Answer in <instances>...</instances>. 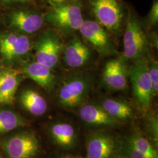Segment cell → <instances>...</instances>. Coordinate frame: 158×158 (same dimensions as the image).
Segmentation results:
<instances>
[{
    "mask_svg": "<svg viewBox=\"0 0 158 158\" xmlns=\"http://www.w3.org/2000/svg\"><path fill=\"white\" fill-rule=\"evenodd\" d=\"M93 81V76L89 73L69 75L60 86L57 94L59 104L66 110L79 107L90 94Z\"/></svg>",
    "mask_w": 158,
    "mask_h": 158,
    "instance_id": "1",
    "label": "cell"
},
{
    "mask_svg": "<svg viewBox=\"0 0 158 158\" xmlns=\"http://www.w3.org/2000/svg\"><path fill=\"white\" fill-rule=\"evenodd\" d=\"M83 0H72L59 6L51 7L45 16V21L65 35L73 34L82 25Z\"/></svg>",
    "mask_w": 158,
    "mask_h": 158,
    "instance_id": "2",
    "label": "cell"
},
{
    "mask_svg": "<svg viewBox=\"0 0 158 158\" xmlns=\"http://www.w3.org/2000/svg\"><path fill=\"white\" fill-rule=\"evenodd\" d=\"M129 78L136 102L142 111L147 112L150 108L154 94L147 56L133 62L129 68Z\"/></svg>",
    "mask_w": 158,
    "mask_h": 158,
    "instance_id": "3",
    "label": "cell"
},
{
    "mask_svg": "<svg viewBox=\"0 0 158 158\" xmlns=\"http://www.w3.org/2000/svg\"><path fill=\"white\" fill-rule=\"evenodd\" d=\"M142 23L131 12L125 25L123 45V58L127 62L135 61L145 56L149 46V40Z\"/></svg>",
    "mask_w": 158,
    "mask_h": 158,
    "instance_id": "4",
    "label": "cell"
},
{
    "mask_svg": "<svg viewBox=\"0 0 158 158\" xmlns=\"http://www.w3.org/2000/svg\"><path fill=\"white\" fill-rule=\"evenodd\" d=\"M96 21L108 31L117 33L124 20L125 10L120 0H87Z\"/></svg>",
    "mask_w": 158,
    "mask_h": 158,
    "instance_id": "5",
    "label": "cell"
},
{
    "mask_svg": "<svg viewBox=\"0 0 158 158\" xmlns=\"http://www.w3.org/2000/svg\"><path fill=\"white\" fill-rule=\"evenodd\" d=\"M64 44L60 36L53 31H46L34 43L35 61L52 70L57 67L62 56Z\"/></svg>",
    "mask_w": 158,
    "mask_h": 158,
    "instance_id": "6",
    "label": "cell"
},
{
    "mask_svg": "<svg viewBox=\"0 0 158 158\" xmlns=\"http://www.w3.org/2000/svg\"><path fill=\"white\" fill-rule=\"evenodd\" d=\"M8 158H35L39 153V140L34 132L24 131L11 136L1 143Z\"/></svg>",
    "mask_w": 158,
    "mask_h": 158,
    "instance_id": "7",
    "label": "cell"
},
{
    "mask_svg": "<svg viewBox=\"0 0 158 158\" xmlns=\"http://www.w3.org/2000/svg\"><path fill=\"white\" fill-rule=\"evenodd\" d=\"M85 42L102 56L117 53L107 31L95 20L84 19L79 30Z\"/></svg>",
    "mask_w": 158,
    "mask_h": 158,
    "instance_id": "8",
    "label": "cell"
},
{
    "mask_svg": "<svg viewBox=\"0 0 158 158\" xmlns=\"http://www.w3.org/2000/svg\"><path fill=\"white\" fill-rule=\"evenodd\" d=\"M45 16L38 11L17 9L7 16L8 26L18 34L30 35L39 31L44 25Z\"/></svg>",
    "mask_w": 158,
    "mask_h": 158,
    "instance_id": "9",
    "label": "cell"
},
{
    "mask_svg": "<svg viewBox=\"0 0 158 158\" xmlns=\"http://www.w3.org/2000/svg\"><path fill=\"white\" fill-rule=\"evenodd\" d=\"M122 57L110 59L106 63L102 73V83L110 90L123 91L127 89L129 68Z\"/></svg>",
    "mask_w": 158,
    "mask_h": 158,
    "instance_id": "10",
    "label": "cell"
},
{
    "mask_svg": "<svg viewBox=\"0 0 158 158\" xmlns=\"http://www.w3.org/2000/svg\"><path fill=\"white\" fill-rule=\"evenodd\" d=\"M63 59L68 68L78 69L87 65L93 58L90 47L77 36H74L64 45Z\"/></svg>",
    "mask_w": 158,
    "mask_h": 158,
    "instance_id": "11",
    "label": "cell"
},
{
    "mask_svg": "<svg viewBox=\"0 0 158 158\" xmlns=\"http://www.w3.org/2000/svg\"><path fill=\"white\" fill-rule=\"evenodd\" d=\"M79 115L85 124L95 127H111L118 124L101 104L84 102L79 107Z\"/></svg>",
    "mask_w": 158,
    "mask_h": 158,
    "instance_id": "12",
    "label": "cell"
},
{
    "mask_svg": "<svg viewBox=\"0 0 158 158\" xmlns=\"http://www.w3.org/2000/svg\"><path fill=\"white\" fill-rule=\"evenodd\" d=\"M20 71L46 91L52 90L56 85V76L52 70L35 60L23 64Z\"/></svg>",
    "mask_w": 158,
    "mask_h": 158,
    "instance_id": "13",
    "label": "cell"
},
{
    "mask_svg": "<svg viewBox=\"0 0 158 158\" xmlns=\"http://www.w3.org/2000/svg\"><path fill=\"white\" fill-rule=\"evenodd\" d=\"M112 136L103 132L91 134L87 142V158H111L115 149Z\"/></svg>",
    "mask_w": 158,
    "mask_h": 158,
    "instance_id": "14",
    "label": "cell"
},
{
    "mask_svg": "<svg viewBox=\"0 0 158 158\" xmlns=\"http://www.w3.org/2000/svg\"><path fill=\"white\" fill-rule=\"evenodd\" d=\"M23 75L20 70L13 69L6 70L1 72L0 104L12 103Z\"/></svg>",
    "mask_w": 158,
    "mask_h": 158,
    "instance_id": "15",
    "label": "cell"
},
{
    "mask_svg": "<svg viewBox=\"0 0 158 158\" xmlns=\"http://www.w3.org/2000/svg\"><path fill=\"white\" fill-rule=\"evenodd\" d=\"M50 132L54 141L63 148L71 149L76 144L77 135L73 126L70 123H55L52 125Z\"/></svg>",
    "mask_w": 158,
    "mask_h": 158,
    "instance_id": "16",
    "label": "cell"
},
{
    "mask_svg": "<svg viewBox=\"0 0 158 158\" xmlns=\"http://www.w3.org/2000/svg\"><path fill=\"white\" fill-rule=\"evenodd\" d=\"M101 106L113 118L118 121H127L133 117L134 110L128 102L124 100L104 98Z\"/></svg>",
    "mask_w": 158,
    "mask_h": 158,
    "instance_id": "17",
    "label": "cell"
},
{
    "mask_svg": "<svg viewBox=\"0 0 158 158\" xmlns=\"http://www.w3.org/2000/svg\"><path fill=\"white\" fill-rule=\"evenodd\" d=\"M19 100L23 107L35 116L42 115L48 110L45 98L40 93L32 89H26L22 91Z\"/></svg>",
    "mask_w": 158,
    "mask_h": 158,
    "instance_id": "18",
    "label": "cell"
},
{
    "mask_svg": "<svg viewBox=\"0 0 158 158\" xmlns=\"http://www.w3.org/2000/svg\"><path fill=\"white\" fill-rule=\"evenodd\" d=\"M31 49L32 44L28 36L20 34L16 43L3 59L8 63L14 62L28 56Z\"/></svg>",
    "mask_w": 158,
    "mask_h": 158,
    "instance_id": "19",
    "label": "cell"
},
{
    "mask_svg": "<svg viewBox=\"0 0 158 158\" xmlns=\"http://www.w3.org/2000/svg\"><path fill=\"white\" fill-rule=\"evenodd\" d=\"M26 125V121L17 113L10 110H0V135Z\"/></svg>",
    "mask_w": 158,
    "mask_h": 158,
    "instance_id": "20",
    "label": "cell"
},
{
    "mask_svg": "<svg viewBox=\"0 0 158 158\" xmlns=\"http://www.w3.org/2000/svg\"><path fill=\"white\" fill-rule=\"evenodd\" d=\"M128 142L148 158H158V152L145 138L136 135L131 138Z\"/></svg>",
    "mask_w": 158,
    "mask_h": 158,
    "instance_id": "21",
    "label": "cell"
},
{
    "mask_svg": "<svg viewBox=\"0 0 158 158\" xmlns=\"http://www.w3.org/2000/svg\"><path fill=\"white\" fill-rule=\"evenodd\" d=\"M20 34L17 32H7L0 34V53L2 57L16 43Z\"/></svg>",
    "mask_w": 158,
    "mask_h": 158,
    "instance_id": "22",
    "label": "cell"
},
{
    "mask_svg": "<svg viewBox=\"0 0 158 158\" xmlns=\"http://www.w3.org/2000/svg\"><path fill=\"white\" fill-rule=\"evenodd\" d=\"M148 57V70L150 78L152 83L154 97L157 96L158 92V63L151 56Z\"/></svg>",
    "mask_w": 158,
    "mask_h": 158,
    "instance_id": "23",
    "label": "cell"
},
{
    "mask_svg": "<svg viewBox=\"0 0 158 158\" xmlns=\"http://www.w3.org/2000/svg\"><path fill=\"white\" fill-rule=\"evenodd\" d=\"M147 23L150 27H155L158 23V1L154 0L147 16Z\"/></svg>",
    "mask_w": 158,
    "mask_h": 158,
    "instance_id": "24",
    "label": "cell"
},
{
    "mask_svg": "<svg viewBox=\"0 0 158 158\" xmlns=\"http://www.w3.org/2000/svg\"><path fill=\"white\" fill-rule=\"evenodd\" d=\"M125 156L129 158H149L128 142L124 147Z\"/></svg>",
    "mask_w": 158,
    "mask_h": 158,
    "instance_id": "25",
    "label": "cell"
},
{
    "mask_svg": "<svg viewBox=\"0 0 158 158\" xmlns=\"http://www.w3.org/2000/svg\"><path fill=\"white\" fill-rule=\"evenodd\" d=\"M31 0H0V3L5 6H11L21 4L28 2Z\"/></svg>",
    "mask_w": 158,
    "mask_h": 158,
    "instance_id": "26",
    "label": "cell"
},
{
    "mask_svg": "<svg viewBox=\"0 0 158 158\" xmlns=\"http://www.w3.org/2000/svg\"><path fill=\"white\" fill-rule=\"evenodd\" d=\"M72 0H44V1L51 7L55 6H59L66 2L71 1Z\"/></svg>",
    "mask_w": 158,
    "mask_h": 158,
    "instance_id": "27",
    "label": "cell"
},
{
    "mask_svg": "<svg viewBox=\"0 0 158 158\" xmlns=\"http://www.w3.org/2000/svg\"><path fill=\"white\" fill-rule=\"evenodd\" d=\"M151 45H152L154 48L158 49V35L155 33H153L151 35Z\"/></svg>",
    "mask_w": 158,
    "mask_h": 158,
    "instance_id": "28",
    "label": "cell"
},
{
    "mask_svg": "<svg viewBox=\"0 0 158 158\" xmlns=\"http://www.w3.org/2000/svg\"><path fill=\"white\" fill-rule=\"evenodd\" d=\"M61 158H83L80 156H70V155H66V156H64Z\"/></svg>",
    "mask_w": 158,
    "mask_h": 158,
    "instance_id": "29",
    "label": "cell"
},
{
    "mask_svg": "<svg viewBox=\"0 0 158 158\" xmlns=\"http://www.w3.org/2000/svg\"><path fill=\"white\" fill-rule=\"evenodd\" d=\"M128 158L127 156H117V157H116V158Z\"/></svg>",
    "mask_w": 158,
    "mask_h": 158,
    "instance_id": "30",
    "label": "cell"
},
{
    "mask_svg": "<svg viewBox=\"0 0 158 158\" xmlns=\"http://www.w3.org/2000/svg\"><path fill=\"white\" fill-rule=\"evenodd\" d=\"M1 73H0V80H1Z\"/></svg>",
    "mask_w": 158,
    "mask_h": 158,
    "instance_id": "31",
    "label": "cell"
},
{
    "mask_svg": "<svg viewBox=\"0 0 158 158\" xmlns=\"http://www.w3.org/2000/svg\"><path fill=\"white\" fill-rule=\"evenodd\" d=\"M0 158H1V156H0Z\"/></svg>",
    "mask_w": 158,
    "mask_h": 158,
    "instance_id": "32",
    "label": "cell"
}]
</instances>
